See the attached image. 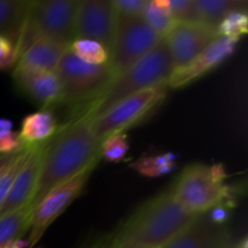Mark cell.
<instances>
[{
    "mask_svg": "<svg viewBox=\"0 0 248 248\" xmlns=\"http://www.w3.org/2000/svg\"><path fill=\"white\" fill-rule=\"evenodd\" d=\"M236 41L225 36L216 38L200 55L194 58L189 64L174 69L170 79L167 80V87L170 89H181L200 79L219 67L234 53L236 48Z\"/></svg>",
    "mask_w": 248,
    "mask_h": 248,
    "instance_id": "7c38bea8",
    "label": "cell"
},
{
    "mask_svg": "<svg viewBox=\"0 0 248 248\" xmlns=\"http://www.w3.org/2000/svg\"><path fill=\"white\" fill-rule=\"evenodd\" d=\"M12 77L17 90L43 109L51 110L60 104L62 86L56 72H43L16 65Z\"/></svg>",
    "mask_w": 248,
    "mask_h": 248,
    "instance_id": "4fadbf2b",
    "label": "cell"
},
{
    "mask_svg": "<svg viewBox=\"0 0 248 248\" xmlns=\"http://www.w3.org/2000/svg\"><path fill=\"white\" fill-rule=\"evenodd\" d=\"M128 149H130V143H128L127 136L125 132H119L113 133L102 140L99 154L102 159L118 164L125 159Z\"/></svg>",
    "mask_w": 248,
    "mask_h": 248,
    "instance_id": "cb8c5ba5",
    "label": "cell"
},
{
    "mask_svg": "<svg viewBox=\"0 0 248 248\" xmlns=\"http://www.w3.org/2000/svg\"><path fill=\"white\" fill-rule=\"evenodd\" d=\"M142 17L148 26L161 38L166 36L177 23L170 12L169 0H147Z\"/></svg>",
    "mask_w": 248,
    "mask_h": 248,
    "instance_id": "44dd1931",
    "label": "cell"
},
{
    "mask_svg": "<svg viewBox=\"0 0 248 248\" xmlns=\"http://www.w3.org/2000/svg\"><path fill=\"white\" fill-rule=\"evenodd\" d=\"M44 143L45 142L31 145L21 170L15 179L11 190L5 200L4 205L0 208V217L23 207L27 203H31L34 193H35L39 176H40Z\"/></svg>",
    "mask_w": 248,
    "mask_h": 248,
    "instance_id": "5bb4252c",
    "label": "cell"
},
{
    "mask_svg": "<svg viewBox=\"0 0 248 248\" xmlns=\"http://www.w3.org/2000/svg\"><path fill=\"white\" fill-rule=\"evenodd\" d=\"M69 50L84 62L90 64L108 63L109 53L101 44L87 39H77L69 46Z\"/></svg>",
    "mask_w": 248,
    "mask_h": 248,
    "instance_id": "603a6c76",
    "label": "cell"
},
{
    "mask_svg": "<svg viewBox=\"0 0 248 248\" xmlns=\"http://www.w3.org/2000/svg\"><path fill=\"white\" fill-rule=\"evenodd\" d=\"M94 167L96 166L89 167L73 178L56 186L33 208L31 230L27 240L28 246H35L48 227L69 207L75 199L81 195Z\"/></svg>",
    "mask_w": 248,
    "mask_h": 248,
    "instance_id": "9c48e42d",
    "label": "cell"
},
{
    "mask_svg": "<svg viewBox=\"0 0 248 248\" xmlns=\"http://www.w3.org/2000/svg\"><path fill=\"white\" fill-rule=\"evenodd\" d=\"M142 16L127 17L118 15L115 40L109 53V65L116 77L137 63L161 41Z\"/></svg>",
    "mask_w": 248,
    "mask_h": 248,
    "instance_id": "ba28073f",
    "label": "cell"
},
{
    "mask_svg": "<svg viewBox=\"0 0 248 248\" xmlns=\"http://www.w3.org/2000/svg\"><path fill=\"white\" fill-rule=\"evenodd\" d=\"M58 124L55 114L50 109H41L28 114L22 120L19 137L26 144H38L50 140L57 131Z\"/></svg>",
    "mask_w": 248,
    "mask_h": 248,
    "instance_id": "ac0fdd59",
    "label": "cell"
},
{
    "mask_svg": "<svg viewBox=\"0 0 248 248\" xmlns=\"http://www.w3.org/2000/svg\"><path fill=\"white\" fill-rule=\"evenodd\" d=\"M218 36L217 29L202 23H176L164 36L173 60L174 69L189 64Z\"/></svg>",
    "mask_w": 248,
    "mask_h": 248,
    "instance_id": "8fae6325",
    "label": "cell"
},
{
    "mask_svg": "<svg viewBox=\"0 0 248 248\" xmlns=\"http://www.w3.org/2000/svg\"><path fill=\"white\" fill-rule=\"evenodd\" d=\"M118 12L111 0L78 1L75 40L87 39L101 44L110 53L115 40Z\"/></svg>",
    "mask_w": 248,
    "mask_h": 248,
    "instance_id": "30bf717a",
    "label": "cell"
},
{
    "mask_svg": "<svg viewBox=\"0 0 248 248\" xmlns=\"http://www.w3.org/2000/svg\"><path fill=\"white\" fill-rule=\"evenodd\" d=\"M232 200H227L224 202L219 203V205L215 206L213 208H211L207 213H205L207 216L208 219L216 225H227V223L229 222L230 216H232Z\"/></svg>",
    "mask_w": 248,
    "mask_h": 248,
    "instance_id": "4dcf8cb0",
    "label": "cell"
},
{
    "mask_svg": "<svg viewBox=\"0 0 248 248\" xmlns=\"http://www.w3.org/2000/svg\"><path fill=\"white\" fill-rule=\"evenodd\" d=\"M225 248H247V239L245 237V239L241 240V241L234 242V244H232L230 246H228Z\"/></svg>",
    "mask_w": 248,
    "mask_h": 248,
    "instance_id": "836d02e7",
    "label": "cell"
},
{
    "mask_svg": "<svg viewBox=\"0 0 248 248\" xmlns=\"http://www.w3.org/2000/svg\"><path fill=\"white\" fill-rule=\"evenodd\" d=\"M31 1L0 0V35L16 45L18 44Z\"/></svg>",
    "mask_w": 248,
    "mask_h": 248,
    "instance_id": "d6986e66",
    "label": "cell"
},
{
    "mask_svg": "<svg viewBox=\"0 0 248 248\" xmlns=\"http://www.w3.org/2000/svg\"><path fill=\"white\" fill-rule=\"evenodd\" d=\"M69 46L63 44L39 38L19 55L16 65L43 72H56Z\"/></svg>",
    "mask_w": 248,
    "mask_h": 248,
    "instance_id": "2e32d148",
    "label": "cell"
},
{
    "mask_svg": "<svg viewBox=\"0 0 248 248\" xmlns=\"http://www.w3.org/2000/svg\"><path fill=\"white\" fill-rule=\"evenodd\" d=\"M169 6L177 23H201L196 0H169Z\"/></svg>",
    "mask_w": 248,
    "mask_h": 248,
    "instance_id": "484cf974",
    "label": "cell"
},
{
    "mask_svg": "<svg viewBox=\"0 0 248 248\" xmlns=\"http://www.w3.org/2000/svg\"><path fill=\"white\" fill-rule=\"evenodd\" d=\"M26 143L14 131V123L9 119H0V154H10L23 148Z\"/></svg>",
    "mask_w": 248,
    "mask_h": 248,
    "instance_id": "4316f807",
    "label": "cell"
},
{
    "mask_svg": "<svg viewBox=\"0 0 248 248\" xmlns=\"http://www.w3.org/2000/svg\"><path fill=\"white\" fill-rule=\"evenodd\" d=\"M31 144H26L23 148L18 149L17 152L10 153V154H0V181H1L2 177L6 174V172L9 171L10 167L24 154L27 149L31 147Z\"/></svg>",
    "mask_w": 248,
    "mask_h": 248,
    "instance_id": "1f68e13d",
    "label": "cell"
},
{
    "mask_svg": "<svg viewBox=\"0 0 248 248\" xmlns=\"http://www.w3.org/2000/svg\"><path fill=\"white\" fill-rule=\"evenodd\" d=\"M62 86V96L57 107H68L74 114L93 106L116 78L109 63L90 64L78 58L68 48L57 70Z\"/></svg>",
    "mask_w": 248,
    "mask_h": 248,
    "instance_id": "277c9868",
    "label": "cell"
},
{
    "mask_svg": "<svg viewBox=\"0 0 248 248\" xmlns=\"http://www.w3.org/2000/svg\"><path fill=\"white\" fill-rule=\"evenodd\" d=\"M91 121L89 108L60 124L55 135L44 143L40 176L31 201V207H35L56 186L96 166L102 159V140L94 136Z\"/></svg>",
    "mask_w": 248,
    "mask_h": 248,
    "instance_id": "6da1fadb",
    "label": "cell"
},
{
    "mask_svg": "<svg viewBox=\"0 0 248 248\" xmlns=\"http://www.w3.org/2000/svg\"><path fill=\"white\" fill-rule=\"evenodd\" d=\"M227 172L219 164H193L181 172L171 189L177 202L195 216L207 213L211 208L232 200L229 186H225Z\"/></svg>",
    "mask_w": 248,
    "mask_h": 248,
    "instance_id": "5b68a950",
    "label": "cell"
},
{
    "mask_svg": "<svg viewBox=\"0 0 248 248\" xmlns=\"http://www.w3.org/2000/svg\"><path fill=\"white\" fill-rule=\"evenodd\" d=\"M31 145L26 150V152H24V154L22 155V156L19 157V159L17 160V161L15 162L11 167H10L9 171L6 172V174H5V176L1 178V181H0V208H1V206L4 205L5 200H6L7 195H9L10 190H11L12 186H14L15 179H16L17 174H18L19 170H21L24 160H26V157H27V155H28L29 150H31Z\"/></svg>",
    "mask_w": 248,
    "mask_h": 248,
    "instance_id": "83f0119b",
    "label": "cell"
},
{
    "mask_svg": "<svg viewBox=\"0 0 248 248\" xmlns=\"http://www.w3.org/2000/svg\"><path fill=\"white\" fill-rule=\"evenodd\" d=\"M114 7L120 16H142L147 0H113Z\"/></svg>",
    "mask_w": 248,
    "mask_h": 248,
    "instance_id": "f546056e",
    "label": "cell"
},
{
    "mask_svg": "<svg viewBox=\"0 0 248 248\" xmlns=\"http://www.w3.org/2000/svg\"><path fill=\"white\" fill-rule=\"evenodd\" d=\"M17 62V47L12 41L0 35V70L14 68Z\"/></svg>",
    "mask_w": 248,
    "mask_h": 248,
    "instance_id": "f1b7e54d",
    "label": "cell"
},
{
    "mask_svg": "<svg viewBox=\"0 0 248 248\" xmlns=\"http://www.w3.org/2000/svg\"><path fill=\"white\" fill-rule=\"evenodd\" d=\"M104 248H119V247H116L115 245L111 242L110 237H108V239H107V244H106V246H104Z\"/></svg>",
    "mask_w": 248,
    "mask_h": 248,
    "instance_id": "e575fe53",
    "label": "cell"
},
{
    "mask_svg": "<svg viewBox=\"0 0 248 248\" xmlns=\"http://www.w3.org/2000/svg\"><path fill=\"white\" fill-rule=\"evenodd\" d=\"M107 239L108 237H104L101 240H92V241H87L85 244H82L79 248H104L107 244Z\"/></svg>",
    "mask_w": 248,
    "mask_h": 248,
    "instance_id": "d6a6232c",
    "label": "cell"
},
{
    "mask_svg": "<svg viewBox=\"0 0 248 248\" xmlns=\"http://www.w3.org/2000/svg\"><path fill=\"white\" fill-rule=\"evenodd\" d=\"M173 70L171 52L166 40L162 38L148 55L114 79L106 93L91 107L92 119L102 115L116 103L132 94L167 84Z\"/></svg>",
    "mask_w": 248,
    "mask_h": 248,
    "instance_id": "3957f363",
    "label": "cell"
},
{
    "mask_svg": "<svg viewBox=\"0 0 248 248\" xmlns=\"http://www.w3.org/2000/svg\"><path fill=\"white\" fill-rule=\"evenodd\" d=\"M131 167L142 176L156 178L173 172L177 164L172 153H165V154L140 157L137 161L131 164Z\"/></svg>",
    "mask_w": 248,
    "mask_h": 248,
    "instance_id": "7402d4cb",
    "label": "cell"
},
{
    "mask_svg": "<svg viewBox=\"0 0 248 248\" xmlns=\"http://www.w3.org/2000/svg\"><path fill=\"white\" fill-rule=\"evenodd\" d=\"M78 1L79 0L31 1L17 44V60L19 55L39 38L70 46L75 40Z\"/></svg>",
    "mask_w": 248,
    "mask_h": 248,
    "instance_id": "8992f818",
    "label": "cell"
},
{
    "mask_svg": "<svg viewBox=\"0 0 248 248\" xmlns=\"http://www.w3.org/2000/svg\"><path fill=\"white\" fill-rule=\"evenodd\" d=\"M232 242L227 225H216L206 215L199 216L193 224L162 248H225Z\"/></svg>",
    "mask_w": 248,
    "mask_h": 248,
    "instance_id": "9a60e30c",
    "label": "cell"
},
{
    "mask_svg": "<svg viewBox=\"0 0 248 248\" xmlns=\"http://www.w3.org/2000/svg\"><path fill=\"white\" fill-rule=\"evenodd\" d=\"M198 217L186 212L171 190L164 191L142 203L110 240L119 248H162Z\"/></svg>",
    "mask_w": 248,
    "mask_h": 248,
    "instance_id": "7a4b0ae2",
    "label": "cell"
},
{
    "mask_svg": "<svg viewBox=\"0 0 248 248\" xmlns=\"http://www.w3.org/2000/svg\"><path fill=\"white\" fill-rule=\"evenodd\" d=\"M218 35L239 41L248 33V16L245 11H234L225 16L217 27Z\"/></svg>",
    "mask_w": 248,
    "mask_h": 248,
    "instance_id": "d4e9b609",
    "label": "cell"
},
{
    "mask_svg": "<svg viewBox=\"0 0 248 248\" xmlns=\"http://www.w3.org/2000/svg\"><path fill=\"white\" fill-rule=\"evenodd\" d=\"M200 22L217 29L225 16L234 11L247 12L248 4L245 0H196Z\"/></svg>",
    "mask_w": 248,
    "mask_h": 248,
    "instance_id": "ffe728a7",
    "label": "cell"
},
{
    "mask_svg": "<svg viewBox=\"0 0 248 248\" xmlns=\"http://www.w3.org/2000/svg\"><path fill=\"white\" fill-rule=\"evenodd\" d=\"M33 207L27 203L23 207L0 217V248H23L28 242L23 236L31 230Z\"/></svg>",
    "mask_w": 248,
    "mask_h": 248,
    "instance_id": "e0dca14e",
    "label": "cell"
},
{
    "mask_svg": "<svg viewBox=\"0 0 248 248\" xmlns=\"http://www.w3.org/2000/svg\"><path fill=\"white\" fill-rule=\"evenodd\" d=\"M167 84L143 90L123 99L102 115L92 119L91 128L98 140L113 133L125 132L127 128L142 123L166 98Z\"/></svg>",
    "mask_w": 248,
    "mask_h": 248,
    "instance_id": "52a82bcc",
    "label": "cell"
}]
</instances>
